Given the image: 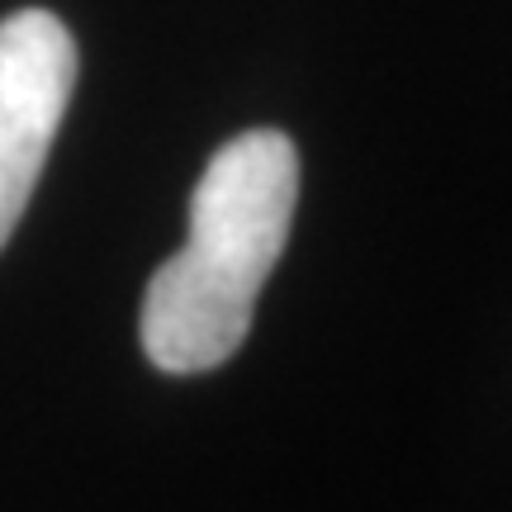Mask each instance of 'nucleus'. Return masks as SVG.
<instances>
[{"instance_id":"2","label":"nucleus","mask_w":512,"mask_h":512,"mask_svg":"<svg viewBox=\"0 0 512 512\" xmlns=\"http://www.w3.org/2000/svg\"><path fill=\"white\" fill-rule=\"evenodd\" d=\"M76 91V38L53 10L0 19V247L34 200Z\"/></svg>"},{"instance_id":"1","label":"nucleus","mask_w":512,"mask_h":512,"mask_svg":"<svg viewBox=\"0 0 512 512\" xmlns=\"http://www.w3.org/2000/svg\"><path fill=\"white\" fill-rule=\"evenodd\" d=\"M299 152L280 128H247L209 157L190 233L152 271L138 313L147 361L166 375L219 370L247 342L256 294L290 242Z\"/></svg>"}]
</instances>
